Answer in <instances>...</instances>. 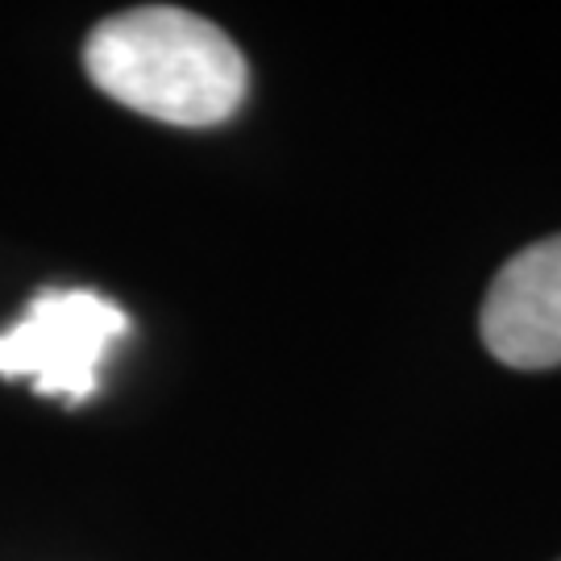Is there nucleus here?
Listing matches in <instances>:
<instances>
[{
    "instance_id": "obj_1",
    "label": "nucleus",
    "mask_w": 561,
    "mask_h": 561,
    "mask_svg": "<svg viewBox=\"0 0 561 561\" xmlns=\"http://www.w3.org/2000/svg\"><path fill=\"white\" fill-rule=\"evenodd\" d=\"M83 71L125 108L187 129L229 121L250 88V67L233 38L175 4L104 18L83 42Z\"/></svg>"
},
{
    "instance_id": "obj_2",
    "label": "nucleus",
    "mask_w": 561,
    "mask_h": 561,
    "mask_svg": "<svg viewBox=\"0 0 561 561\" xmlns=\"http://www.w3.org/2000/svg\"><path fill=\"white\" fill-rule=\"evenodd\" d=\"M129 333L125 308L88 287H46L0 333V375L30 379L46 400L83 403L96 396L101 362Z\"/></svg>"
},
{
    "instance_id": "obj_3",
    "label": "nucleus",
    "mask_w": 561,
    "mask_h": 561,
    "mask_svg": "<svg viewBox=\"0 0 561 561\" xmlns=\"http://www.w3.org/2000/svg\"><path fill=\"white\" fill-rule=\"evenodd\" d=\"M482 341L516 370L561 366V233L503 262L482 300Z\"/></svg>"
}]
</instances>
